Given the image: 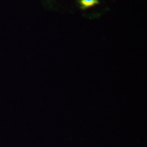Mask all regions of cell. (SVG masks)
<instances>
[{"mask_svg": "<svg viewBox=\"0 0 147 147\" xmlns=\"http://www.w3.org/2000/svg\"><path fill=\"white\" fill-rule=\"evenodd\" d=\"M78 3L81 10H86V9L93 7V6L98 5L99 0H78Z\"/></svg>", "mask_w": 147, "mask_h": 147, "instance_id": "cell-1", "label": "cell"}]
</instances>
